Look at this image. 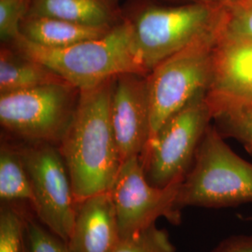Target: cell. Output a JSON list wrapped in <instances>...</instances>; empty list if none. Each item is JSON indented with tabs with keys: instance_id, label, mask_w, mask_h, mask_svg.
<instances>
[{
	"instance_id": "6da1fadb",
	"label": "cell",
	"mask_w": 252,
	"mask_h": 252,
	"mask_svg": "<svg viewBox=\"0 0 252 252\" xmlns=\"http://www.w3.org/2000/svg\"><path fill=\"white\" fill-rule=\"evenodd\" d=\"M113 79L80 92L72 121L58 144L77 203L109 191L123 163L110 117Z\"/></svg>"
},
{
	"instance_id": "7a4b0ae2",
	"label": "cell",
	"mask_w": 252,
	"mask_h": 252,
	"mask_svg": "<svg viewBox=\"0 0 252 252\" xmlns=\"http://www.w3.org/2000/svg\"><path fill=\"white\" fill-rule=\"evenodd\" d=\"M130 0L123 8L132 29L135 61L148 75L159 63L220 27L224 9L199 1L164 4Z\"/></svg>"
},
{
	"instance_id": "3957f363",
	"label": "cell",
	"mask_w": 252,
	"mask_h": 252,
	"mask_svg": "<svg viewBox=\"0 0 252 252\" xmlns=\"http://www.w3.org/2000/svg\"><path fill=\"white\" fill-rule=\"evenodd\" d=\"M10 45L80 91L96 87L123 73H141L135 61L132 29L126 18L101 37L65 48L36 45L22 36Z\"/></svg>"
},
{
	"instance_id": "277c9868",
	"label": "cell",
	"mask_w": 252,
	"mask_h": 252,
	"mask_svg": "<svg viewBox=\"0 0 252 252\" xmlns=\"http://www.w3.org/2000/svg\"><path fill=\"white\" fill-rule=\"evenodd\" d=\"M250 203L252 163L234 153L216 126L209 125L189 171L180 182L177 207L219 209Z\"/></svg>"
},
{
	"instance_id": "5b68a950",
	"label": "cell",
	"mask_w": 252,
	"mask_h": 252,
	"mask_svg": "<svg viewBox=\"0 0 252 252\" xmlns=\"http://www.w3.org/2000/svg\"><path fill=\"white\" fill-rule=\"evenodd\" d=\"M220 27L169 56L147 75L151 108L150 138L190 100L207 92Z\"/></svg>"
},
{
	"instance_id": "8992f818",
	"label": "cell",
	"mask_w": 252,
	"mask_h": 252,
	"mask_svg": "<svg viewBox=\"0 0 252 252\" xmlns=\"http://www.w3.org/2000/svg\"><path fill=\"white\" fill-rule=\"evenodd\" d=\"M212 120L207 92H203L169 118L150 138L140 160L152 185L165 188L182 181Z\"/></svg>"
},
{
	"instance_id": "52a82bcc",
	"label": "cell",
	"mask_w": 252,
	"mask_h": 252,
	"mask_svg": "<svg viewBox=\"0 0 252 252\" xmlns=\"http://www.w3.org/2000/svg\"><path fill=\"white\" fill-rule=\"evenodd\" d=\"M80 92L66 81L0 94V123L27 142L58 145L72 121Z\"/></svg>"
},
{
	"instance_id": "ba28073f",
	"label": "cell",
	"mask_w": 252,
	"mask_h": 252,
	"mask_svg": "<svg viewBox=\"0 0 252 252\" xmlns=\"http://www.w3.org/2000/svg\"><path fill=\"white\" fill-rule=\"evenodd\" d=\"M18 148L31 181L32 207L36 216L52 233L68 243L78 203L58 145L27 142Z\"/></svg>"
},
{
	"instance_id": "9c48e42d",
	"label": "cell",
	"mask_w": 252,
	"mask_h": 252,
	"mask_svg": "<svg viewBox=\"0 0 252 252\" xmlns=\"http://www.w3.org/2000/svg\"><path fill=\"white\" fill-rule=\"evenodd\" d=\"M180 182L165 188L152 185L139 156L125 160L109 193L114 205L121 239L155 223L163 217L172 224L181 221L176 200Z\"/></svg>"
},
{
	"instance_id": "30bf717a",
	"label": "cell",
	"mask_w": 252,
	"mask_h": 252,
	"mask_svg": "<svg viewBox=\"0 0 252 252\" xmlns=\"http://www.w3.org/2000/svg\"><path fill=\"white\" fill-rule=\"evenodd\" d=\"M110 117L123 162L141 156L151 136L147 75L126 72L113 79Z\"/></svg>"
},
{
	"instance_id": "8fae6325",
	"label": "cell",
	"mask_w": 252,
	"mask_h": 252,
	"mask_svg": "<svg viewBox=\"0 0 252 252\" xmlns=\"http://www.w3.org/2000/svg\"><path fill=\"white\" fill-rule=\"evenodd\" d=\"M207 98L212 115L225 106L252 103V38L218 36Z\"/></svg>"
},
{
	"instance_id": "7c38bea8",
	"label": "cell",
	"mask_w": 252,
	"mask_h": 252,
	"mask_svg": "<svg viewBox=\"0 0 252 252\" xmlns=\"http://www.w3.org/2000/svg\"><path fill=\"white\" fill-rule=\"evenodd\" d=\"M121 241L109 191L78 202L67 246L71 252H113Z\"/></svg>"
},
{
	"instance_id": "4fadbf2b",
	"label": "cell",
	"mask_w": 252,
	"mask_h": 252,
	"mask_svg": "<svg viewBox=\"0 0 252 252\" xmlns=\"http://www.w3.org/2000/svg\"><path fill=\"white\" fill-rule=\"evenodd\" d=\"M27 16L105 28L115 27L125 19L118 0H29Z\"/></svg>"
},
{
	"instance_id": "5bb4252c",
	"label": "cell",
	"mask_w": 252,
	"mask_h": 252,
	"mask_svg": "<svg viewBox=\"0 0 252 252\" xmlns=\"http://www.w3.org/2000/svg\"><path fill=\"white\" fill-rule=\"evenodd\" d=\"M111 28L87 27L49 17L26 16L22 21L20 32L24 38L36 45L59 49L98 38Z\"/></svg>"
},
{
	"instance_id": "9a60e30c",
	"label": "cell",
	"mask_w": 252,
	"mask_h": 252,
	"mask_svg": "<svg viewBox=\"0 0 252 252\" xmlns=\"http://www.w3.org/2000/svg\"><path fill=\"white\" fill-rule=\"evenodd\" d=\"M63 81L44 64L21 53L14 46H2L0 51V94Z\"/></svg>"
},
{
	"instance_id": "2e32d148",
	"label": "cell",
	"mask_w": 252,
	"mask_h": 252,
	"mask_svg": "<svg viewBox=\"0 0 252 252\" xmlns=\"http://www.w3.org/2000/svg\"><path fill=\"white\" fill-rule=\"evenodd\" d=\"M0 198L2 202L34 204L31 181L20 150L6 142H2L0 148Z\"/></svg>"
},
{
	"instance_id": "e0dca14e",
	"label": "cell",
	"mask_w": 252,
	"mask_h": 252,
	"mask_svg": "<svg viewBox=\"0 0 252 252\" xmlns=\"http://www.w3.org/2000/svg\"><path fill=\"white\" fill-rule=\"evenodd\" d=\"M213 120L221 135L238 141L252 156V103L219 108Z\"/></svg>"
},
{
	"instance_id": "ac0fdd59",
	"label": "cell",
	"mask_w": 252,
	"mask_h": 252,
	"mask_svg": "<svg viewBox=\"0 0 252 252\" xmlns=\"http://www.w3.org/2000/svg\"><path fill=\"white\" fill-rule=\"evenodd\" d=\"M0 209V252H27V219L9 202Z\"/></svg>"
},
{
	"instance_id": "d6986e66",
	"label": "cell",
	"mask_w": 252,
	"mask_h": 252,
	"mask_svg": "<svg viewBox=\"0 0 252 252\" xmlns=\"http://www.w3.org/2000/svg\"><path fill=\"white\" fill-rule=\"evenodd\" d=\"M113 252H176L168 234L155 223L122 238Z\"/></svg>"
},
{
	"instance_id": "ffe728a7",
	"label": "cell",
	"mask_w": 252,
	"mask_h": 252,
	"mask_svg": "<svg viewBox=\"0 0 252 252\" xmlns=\"http://www.w3.org/2000/svg\"><path fill=\"white\" fill-rule=\"evenodd\" d=\"M219 35L252 38V0H240L224 9Z\"/></svg>"
},
{
	"instance_id": "44dd1931",
	"label": "cell",
	"mask_w": 252,
	"mask_h": 252,
	"mask_svg": "<svg viewBox=\"0 0 252 252\" xmlns=\"http://www.w3.org/2000/svg\"><path fill=\"white\" fill-rule=\"evenodd\" d=\"M29 0H0V38L10 45L20 36L22 21L27 16Z\"/></svg>"
},
{
	"instance_id": "7402d4cb",
	"label": "cell",
	"mask_w": 252,
	"mask_h": 252,
	"mask_svg": "<svg viewBox=\"0 0 252 252\" xmlns=\"http://www.w3.org/2000/svg\"><path fill=\"white\" fill-rule=\"evenodd\" d=\"M27 252H71L67 244L33 219L26 221Z\"/></svg>"
},
{
	"instance_id": "603a6c76",
	"label": "cell",
	"mask_w": 252,
	"mask_h": 252,
	"mask_svg": "<svg viewBox=\"0 0 252 252\" xmlns=\"http://www.w3.org/2000/svg\"><path fill=\"white\" fill-rule=\"evenodd\" d=\"M212 252H252V235H234L221 241Z\"/></svg>"
},
{
	"instance_id": "cb8c5ba5",
	"label": "cell",
	"mask_w": 252,
	"mask_h": 252,
	"mask_svg": "<svg viewBox=\"0 0 252 252\" xmlns=\"http://www.w3.org/2000/svg\"><path fill=\"white\" fill-rule=\"evenodd\" d=\"M194 1H199V2L208 4V5H211V6L226 9V8H229V7L233 6L234 4L237 3L240 0H194Z\"/></svg>"
},
{
	"instance_id": "d4e9b609",
	"label": "cell",
	"mask_w": 252,
	"mask_h": 252,
	"mask_svg": "<svg viewBox=\"0 0 252 252\" xmlns=\"http://www.w3.org/2000/svg\"><path fill=\"white\" fill-rule=\"evenodd\" d=\"M154 1L165 2V3H184V2H189V1H194V0H154Z\"/></svg>"
},
{
	"instance_id": "484cf974",
	"label": "cell",
	"mask_w": 252,
	"mask_h": 252,
	"mask_svg": "<svg viewBox=\"0 0 252 252\" xmlns=\"http://www.w3.org/2000/svg\"><path fill=\"white\" fill-rule=\"evenodd\" d=\"M246 220H252V217H249V218H247Z\"/></svg>"
},
{
	"instance_id": "4316f807",
	"label": "cell",
	"mask_w": 252,
	"mask_h": 252,
	"mask_svg": "<svg viewBox=\"0 0 252 252\" xmlns=\"http://www.w3.org/2000/svg\"></svg>"
}]
</instances>
